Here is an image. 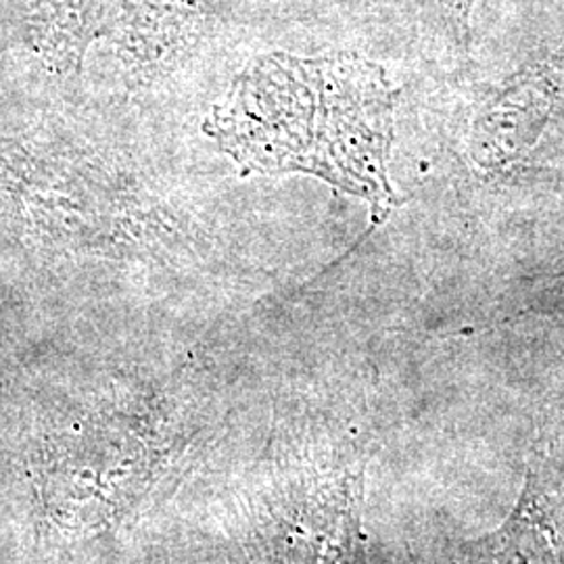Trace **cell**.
<instances>
[{
    "mask_svg": "<svg viewBox=\"0 0 564 564\" xmlns=\"http://www.w3.org/2000/svg\"><path fill=\"white\" fill-rule=\"evenodd\" d=\"M281 564H368L362 473L349 463L300 464L276 524Z\"/></svg>",
    "mask_w": 564,
    "mask_h": 564,
    "instance_id": "7a4b0ae2",
    "label": "cell"
},
{
    "mask_svg": "<svg viewBox=\"0 0 564 564\" xmlns=\"http://www.w3.org/2000/svg\"><path fill=\"white\" fill-rule=\"evenodd\" d=\"M464 564H564V464L540 452L505 523L463 547Z\"/></svg>",
    "mask_w": 564,
    "mask_h": 564,
    "instance_id": "3957f363",
    "label": "cell"
},
{
    "mask_svg": "<svg viewBox=\"0 0 564 564\" xmlns=\"http://www.w3.org/2000/svg\"><path fill=\"white\" fill-rule=\"evenodd\" d=\"M452 13L458 18V25L463 28L464 34L468 32V20H470V11L475 0H447Z\"/></svg>",
    "mask_w": 564,
    "mask_h": 564,
    "instance_id": "277c9868",
    "label": "cell"
},
{
    "mask_svg": "<svg viewBox=\"0 0 564 564\" xmlns=\"http://www.w3.org/2000/svg\"><path fill=\"white\" fill-rule=\"evenodd\" d=\"M393 105L384 72L358 55L253 61L216 107L207 132L265 174L302 172L389 212Z\"/></svg>",
    "mask_w": 564,
    "mask_h": 564,
    "instance_id": "6da1fadb",
    "label": "cell"
}]
</instances>
